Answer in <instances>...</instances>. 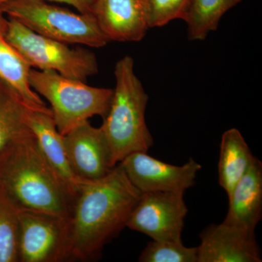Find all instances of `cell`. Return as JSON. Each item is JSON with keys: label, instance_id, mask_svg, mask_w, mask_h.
<instances>
[{"label": "cell", "instance_id": "cell-1", "mask_svg": "<svg viewBox=\"0 0 262 262\" xmlns=\"http://www.w3.org/2000/svg\"><path fill=\"white\" fill-rule=\"evenodd\" d=\"M141 194L120 163L102 179L84 181L69 219L70 261L99 258L126 227Z\"/></svg>", "mask_w": 262, "mask_h": 262}, {"label": "cell", "instance_id": "cell-2", "mask_svg": "<svg viewBox=\"0 0 262 262\" xmlns=\"http://www.w3.org/2000/svg\"><path fill=\"white\" fill-rule=\"evenodd\" d=\"M0 192L18 210L70 218L73 196L50 166L33 135L0 157Z\"/></svg>", "mask_w": 262, "mask_h": 262}, {"label": "cell", "instance_id": "cell-3", "mask_svg": "<svg viewBox=\"0 0 262 262\" xmlns=\"http://www.w3.org/2000/svg\"><path fill=\"white\" fill-rule=\"evenodd\" d=\"M115 76L116 85L101 128L117 165L132 153L147 152L154 141L146 123L149 96L134 72V58L126 56L119 60Z\"/></svg>", "mask_w": 262, "mask_h": 262}, {"label": "cell", "instance_id": "cell-4", "mask_svg": "<svg viewBox=\"0 0 262 262\" xmlns=\"http://www.w3.org/2000/svg\"><path fill=\"white\" fill-rule=\"evenodd\" d=\"M31 87L51 106L53 120L62 136L68 134L91 117L106 116L113 90L88 85L52 70H31Z\"/></svg>", "mask_w": 262, "mask_h": 262}, {"label": "cell", "instance_id": "cell-5", "mask_svg": "<svg viewBox=\"0 0 262 262\" xmlns=\"http://www.w3.org/2000/svg\"><path fill=\"white\" fill-rule=\"evenodd\" d=\"M0 10L33 32L65 44L101 48L110 42L94 15L75 13L45 0H8Z\"/></svg>", "mask_w": 262, "mask_h": 262}, {"label": "cell", "instance_id": "cell-6", "mask_svg": "<svg viewBox=\"0 0 262 262\" xmlns=\"http://www.w3.org/2000/svg\"><path fill=\"white\" fill-rule=\"evenodd\" d=\"M3 36L32 67L52 70L68 78L85 82L98 72L96 55L89 50L71 48L40 35L15 19H6Z\"/></svg>", "mask_w": 262, "mask_h": 262}, {"label": "cell", "instance_id": "cell-7", "mask_svg": "<svg viewBox=\"0 0 262 262\" xmlns=\"http://www.w3.org/2000/svg\"><path fill=\"white\" fill-rule=\"evenodd\" d=\"M18 262L70 261V218L18 210Z\"/></svg>", "mask_w": 262, "mask_h": 262}, {"label": "cell", "instance_id": "cell-8", "mask_svg": "<svg viewBox=\"0 0 262 262\" xmlns=\"http://www.w3.org/2000/svg\"><path fill=\"white\" fill-rule=\"evenodd\" d=\"M184 192L141 193L126 227L153 241H182L187 214Z\"/></svg>", "mask_w": 262, "mask_h": 262}, {"label": "cell", "instance_id": "cell-9", "mask_svg": "<svg viewBox=\"0 0 262 262\" xmlns=\"http://www.w3.org/2000/svg\"><path fill=\"white\" fill-rule=\"evenodd\" d=\"M127 178L141 193L185 192L195 184L201 164L190 158L174 165L152 158L144 151L132 153L120 163Z\"/></svg>", "mask_w": 262, "mask_h": 262}, {"label": "cell", "instance_id": "cell-10", "mask_svg": "<svg viewBox=\"0 0 262 262\" xmlns=\"http://www.w3.org/2000/svg\"><path fill=\"white\" fill-rule=\"evenodd\" d=\"M72 171L83 181L102 179L116 166L102 129L84 122L63 136Z\"/></svg>", "mask_w": 262, "mask_h": 262}, {"label": "cell", "instance_id": "cell-11", "mask_svg": "<svg viewBox=\"0 0 262 262\" xmlns=\"http://www.w3.org/2000/svg\"><path fill=\"white\" fill-rule=\"evenodd\" d=\"M198 262H261L255 234L227 225H211L203 231Z\"/></svg>", "mask_w": 262, "mask_h": 262}, {"label": "cell", "instance_id": "cell-12", "mask_svg": "<svg viewBox=\"0 0 262 262\" xmlns=\"http://www.w3.org/2000/svg\"><path fill=\"white\" fill-rule=\"evenodd\" d=\"M93 15L110 41L139 42L149 29L144 0H95Z\"/></svg>", "mask_w": 262, "mask_h": 262}, {"label": "cell", "instance_id": "cell-13", "mask_svg": "<svg viewBox=\"0 0 262 262\" xmlns=\"http://www.w3.org/2000/svg\"><path fill=\"white\" fill-rule=\"evenodd\" d=\"M27 120L43 156L75 200L84 181L77 178L71 168L63 136L57 129L51 110L29 107Z\"/></svg>", "mask_w": 262, "mask_h": 262}, {"label": "cell", "instance_id": "cell-14", "mask_svg": "<svg viewBox=\"0 0 262 262\" xmlns=\"http://www.w3.org/2000/svg\"><path fill=\"white\" fill-rule=\"evenodd\" d=\"M228 198L224 223L254 234L262 215V163L256 157Z\"/></svg>", "mask_w": 262, "mask_h": 262}, {"label": "cell", "instance_id": "cell-15", "mask_svg": "<svg viewBox=\"0 0 262 262\" xmlns=\"http://www.w3.org/2000/svg\"><path fill=\"white\" fill-rule=\"evenodd\" d=\"M29 107L34 106L0 80V157L19 141L34 135L27 123Z\"/></svg>", "mask_w": 262, "mask_h": 262}, {"label": "cell", "instance_id": "cell-16", "mask_svg": "<svg viewBox=\"0 0 262 262\" xmlns=\"http://www.w3.org/2000/svg\"><path fill=\"white\" fill-rule=\"evenodd\" d=\"M255 157L237 128L226 130L221 141L219 183L227 196L248 171Z\"/></svg>", "mask_w": 262, "mask_h": 262}, {"label": "cell", "instance_id": "cell-17", "mask_svg": "<svg viewBox=\"0 0 262 262\" xmlns=\"http://www.w3.org/2000/svg\"><path fill=\"white\" fill-rule=\"evenodd\" d=\"M3 29H0V80L14 90L31 106L51 110L31 87L29 74L32 67L7 42L3 36Z\"/></svg>", "mask_w": 262, "mask_h": 262}, {"label": "cell", "instance_id": "cell-18", "mask_svg": "<svg viewBox=\"0 0 262 262\" xmlns=\"http://www.w3.org/2000/svg\"><path fill=\"white\" fill-rule=\"evenodd\" d=\"M242 0H189L183 20L190 40H203L216 30L223 15Z\"/></svg>", "mask_w": 262, "mask_h": 262}, {"label": "cell", "instance_id": "cell-19", "mask_svg": "<svg viewBox=\"0 0 262 262\" xmlns=\"http://www.w3.org/2000/svg\"><path fill=\"white\" fill-rule=\"evenodd\" d=\"M18 209L0 192V262H18Z\"/></svg>", "mask_w": 262, "mask_h": 262}, {"label": "cell", "instance_id": "cell-20", "mask_svg": "<svg viewBox=\"0 0 262 262\" xmlns=\"http://www.w3.org/2000/svg\"><path fill=\"white\" fill-rule=\"evenodd\" d=\"M140 262H198V248L187 247L182 241L148 243L139 258Z\"/></svg>", "mask_w": 262, "mask_h": 262}, {"label": "cell", "instance_id": "cell-21", "mask_svg": "<svg viewBox=\"0 0 262 262\" xmlns=\"http://www.w3.org/2000/svg\"><path fill=\"white\" fill-rule=\"evenodd\" d=\"M149 28L162 27L182 19L189 0H144Z\"/></svg>", "mask_w": 262, "mask_h": 262}, {"label": "cell", "instance_id": "cell-22", "mask_svg": "<svg viewBox=\"0 0 262 262\" xmlns=\"http://www.w3.org/2000/svg\"><path fill=\"white\" fill-rule=\"evenodd\" d=\"M7 1L8 0H0V5ZM49 1L65 3L74 7L78 10L79 13L82 14L94 15L93 10H94L95 0H49Z\"/></svg>", "mask_w": 262, "mask_h": 262}, {"label": "cell", "instance_id": "cell-23", "mask_svg": "<svg viewBox=\"0 0 262 262\" xmlns=\"http://www.w3.org/2000/svg\"><path fill=\"white\" fill-rule=\"evenodd\" d=\"M6 18L5 17L4 13L0 10V29H4Z\"/></svg>", "mask_w": 262, "mask_h": 262}]
</instances>
